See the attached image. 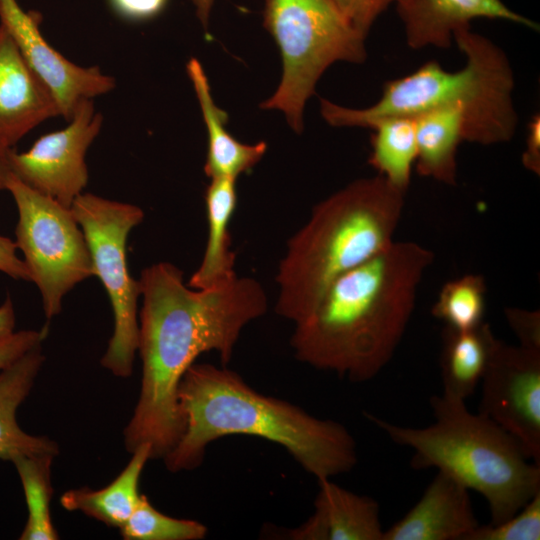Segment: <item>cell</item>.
<instances>
[{"instance_id":"cell-13","label":"cell","mask_w":540,"mask_h":540,"mask_svg":"<svg viewBox=\"0 0 540 540\" xmlns=\"http://www.w3.org/2000/svg\"><path fill=\"white\" fill-rule=\"evenodd\" d=\"M60 116L49 91L0 24V145L12 148L43 121Z\"/></svg>"},{"instance_id":"cell-10","label":"cell","mask_w":540,"mask_h":540,"mask_svg":"<svg viewBox=\"0 0 540 540\" xmlns=\"http://www.w3.org/2000/svg\"><path fill=\"white\" fill-rule=\"evenodd\" d=\"M478 412L519 444L540 465V351L510 345L493 335L481 379Z\"/></svg>"},{"instance_id":"cell-5","label":"cell","mask_w":540,"mask_h":540,"mask_svg":"<svg viewBox=\"0 0 540 540\" xmlns=\"http://www.w3.org/2000/svg\"><path fill=\"white\" fill-rule=\"evenodd\" d=\"M453 41L466 59L460 70L446 71L437 61H428L413 73L385 82L381 97L366 108L321 99L323 119L334 127L370 128L383 118L457 109L463 114L464 141L486 146L510 141L518 115L513 102L515 79L506 53L470 27L457 30Z\"/></svg>"},{"instance_id":"cell-30","label":"cell","mask_w":540,"mask_h":540,"mask_svg":"<svg viewBox=\"0 0 540 540\" xmlns=\"http://www.w3.org/2000/svg\"><path fill=\"white\" fill-rule=\"evenodd\" d=\"M48 332L47 326L41 330H22L0 339V370H3L33 347L41 344Z\"/></svg>"},{"instance_id":"cell-9","label":"cell","mask_w":540,"mask_h":540,"mask_svg":"<svg viewBox=\"0 0 540 540\" xmlns=\"http://www.w3.org/2000/svg\"><path fill=\"white\" fill-rule=\"evenodd\" d=\"M7 190L18 210L15 243L50 320L61 312L64 296L94 276L89 248L71 208L34 191L13 174Z\"/></svg>"},{"instance_id":"cell-12","label":"cell","mask_w":540,"mask_h":540,"mask_svg":"<svg viewBox=\"0 0 540 540\" xmlns=\"http://www.w3.org/2000/svg\"><path fill=\"white\" fill-rule=\"evenodd\" d=\"M40 21L38 12L24 11L16 0H0V24L9 31L25 61L49 91L60 116L68 121L82 100L110 92L115 80L98 67L78 66L65 58L46 41Z\"/></svg>"},{"instance_id":"cell-14","label":"cell","mask_w":540,"mask_h":540,"mask_svg":"<svg viewBox=\"0 0 540 540\" xmlns=\"http://www.w3.org/2000/svg\"><path fill=\"white\" fill-rule=\"evenodd\" d=\"M397 13L406 43L413 49L448 48L454 33L478 18L498 19L538 30L536 22L510 9L502 0H400Z\"/></svg>"},{"instance_id":"cell-7","label":"cell","mask_w":540,"mask_h":540,"mask_svg":"<svg viewBox=\"0 0 540 540\" xmlns=\"http://www.w3.org/2000/svg\"><path fill=\"white\" fill-rule=\"evenodd\" d=\"M263 25L275 40L283 64L280 84L261 103L284 113L300 134L304 108L322 74L339 61L362 63L365 39L346 20L334 0H265Z\"/></svg>"},{"instance_id":"cell-16","label":"cell","mask_w":540,"mask_h":540,"mask_svg":"<svg viewBox=\"0 0 540 540\" xmlns=\"http://www.w3.org/2000/svg\"><path fill=\"white\" fill-rule=\"evenodd\" d=\"M318 481L313 514L301 525L286 529L291 540H382L379 504L333 483Z\"/></svg>"},{"instance_id":"cell-29","label":"cell","mask_w":540,"mask_h":540,"mask_svg":"<svg viewBox=\"0 0 540 540\" xmlns=\"http://www.w3.org/2000/svg\"><path fill=\"white\" fill-rule=\"evenodd\" d=\"M506 320L519 341V346L540 351V313L537 310L506 308Z\"/></svg>"},{"instance_id":"cell-31","label":"cell","mask_w":540,"mask_h":540,"mask_svg":"<svg viewBox=\"0 0 540 540\" xmlns=\"http://www.w3.org/2000/svg\"><path fill=\"white\" fill-rule=\"evenodd\" d=\"M168 0H109L113 10L130 21H144L156 17Z\"/></svg>"},{"instance_id":"cell-36","label":"cell","mask_w":540,"mask_h":540,"mask_svg":"<svg viewBox=\"0 0 540 540\" xmlns=\"http://www.w3.org/2000/svg\"><path fill=\"white\" fill-rule=\"evenodd\" d=\"M196 11L197 18L202 26L207 29L210 13L215 0H190Z\"/></svg>"},{"instance_id":"cell-2","label":"cell","mask_w":540,"mask_h":540,"mask_svg":"<svg viewBox=\"0 0 540 540\" xmlns=\"http://www.w3.org/2000/svg\"><path fill=\"white\" fill-rule=\"evenodd\" d=\"M433 259L432 251L416 242L394 241L340 276L313 311L294 323L295 357L351 382L375 378L404 336Z\"/></svg>"},{"instance_id":"cell-23","label":"cell","mask_w":540,"mask_h":540,"mask_svg":"<svg viewBox=\"0 0 540 540\" xmlns=\"http://www.w3.org/2000/svg\"><path fill=\"white\" fill-rule=\"evenodd\" d=\"M369 129L373 130L369 164L392 186L406 193L417 157L415 119L383 118Z\"/></svg>"},{"instance_id":"cell-25","label":"cell","mask_w":540,"mask_h":540,"mask_svg":"<svg viewBox=\"0 0 540 540\" xmlns=\"http://www.w3.org/2000/svg\"><path fill=\"white\" fill-rule=\"evenodd\" d=\"M486 284L477 274L448 281L441 288L431 313L455 330H471L483 323Z\"/></svg>"},{"instance_id":"cell-4","label":"cell","mask_w":540,"mask_h":540,"mask_svg":"<svg viewBox=\"0 0 540 540\" xmlns=\"http://www.w3.org/2000/svg\"><path fill=\"white\" fill-rule=\"evenodd\" d=\"M405 194L377 175L318 203L279 262L275 312L293 323L302 320L334 281L390 246Z\"/></svg>"},{"instance_id":"cell-18","label":"cell","mask_w":540,"mask_h":540,"mask_svg":"<svg viewBox=\"0 0 540 540\" xmlns=\"http://www.w3.org/2000/svg\"><path fill=\"white\" fill-rule=\"evenodd\" d=\"M186 69L208 134L204 172L210 179L225 177L236 180L263 158L267 144L263 141L245 144L234 138L226 129L228 114L213 100L209 81L201 63L196 58H191Z\"/></svg>"},{"instance_id":"cell-3","label":"cell","mask_w":540,"mask_h":540,"mask_svg":"<svg viewBox=\"0 0 540 540\" xmlns=\"http://www.w3.org/2000/svg\"><path fill=\"white\" fill-rule=\"evenodd\" d=\"M177 397L184 430L163 458L170 472L197 468L206 447L228 435L256 436L282 446L317 480L349 472L357 463L356 442L344 425L261 394L226 367L192 364Z\"/></svg>"},{"instance_id":"cell-27","label":"cell","mask_w":540,"mask_h":540,"mask_svg":"<svg viewBox=\"0 0 540 540\" xmlns=\"http://www.w3.org/2000/svg\"><path fill=\"white\" fill-rule=\"evenodd\" d=\"M540 492L508 519L478 525L465 540H539Z\"/></svg>"},{"instance_id":"cell-15","label":"cell","mask_w":540,"mask_h":540,"mask_svg":"<svg viewBox=\"0 0 540 540\" xmlns=\"http://www.w3.org/2000/svg\"><path fill=\"white\" fill-rule=\"evenodd\" d=\"M479 525L469 489L438 471L418 502L382 540H465Z\"/></svg>"},{"instance_id":"cell-26","label":"cell","mask_w":540,"mask_h":540,"mask_svg":"<svg viewBox=\"0 0 540 540\" xmlns=\"http://www.w3.org/2000/svg\"><path fill=\"white\" fill-rule=\"evenodd\" d=\"M126 540H200L208 529L199 521L167 516L153 507L146 495L120 528Z\"/></svg>"},{"instance_id":"cell-19","label":"cell","mask_w":540,"mask_h":540,"mask_svg":"<svg viewBox=\"0 0 540 540\" xmlns=\"http://www.w3.org/2000/svg\"><path fill=\"white\" fill-rule=\"evenodd\" d=\"M208 220V240L202 261L192 274L188 286L211 289L229 283L237 277L234 271L235 253L230 249L229 225L236 203V180L213 178L205 192Z\"/></svg>"},{"instance_id":"cell-35","label":"cell","mask_w":540,"mask_h":540,"mask_svg":"<svg viewBox=\"0 0 540 540\" xmlns=\"http://www.w3.org/2000/svg\"><path fill=\"white\" fill-rule=\"evenodd\" d=\"M11 149L0 145V190H7V184L12 175L9 161Z\"/></svg>"},{"instance_id":"cell-32","label":"cell","mask_w":540,"mask_h":540,"mask_svg":"<svg viewBox=\"0 0 540 540\" xmlns=\"http://www.w3.org/2000/svg\"><path fill=\"white\" fill-rule=\"evenodd\" d=\"M0 271L8 276L31 281L29 270L24 262L17 256V245L10 238L0 235Z\"/></svg>"},{"instance_id":"cell-33","label":"cell","mask_w":540,"mask_h":540,"mask_svg":"<svg viewBox=\"0 0 540 540\" xmlns=\"http://www.w3.org/2000/svg\"><path fill=\"white\" fill-rule=\"evenodd\" d=\"M524 167L536 175L540 174V115L534 114L527 125L525 149L522 154Z\"/></svg>"},{"instance_id":"cell-34","label":"cell","mask_w":540,"mask_h":540,"mask_svg":"<svg viewBox=\"0 0 540 540\" xmlns=\"http://www.w3.org/2000/svg\"><path fill=\"white\" fill-rule=\"evenodd\" d=\"M15 311L12 299L7 296L0 306V339L6 338L14 333Z\"/></svg>"},{"instance_id":"cell-20","label":"cell","mask_w":540,"mask_h":540,"mask_svg":"<svg viewBox=\"0 0 540 540\" xmlns=\"http://www.w3.org/2000/svg\"><path fill=\"white\" fill-rule=\"evenodd\" d=\"M131 454L126 467L110 484L98 490L88 487L67 490L60 498L62 507L82 512L110 527H123L140 500L139 481L151 459V446L142 444Z\"/></svg>"},{"instance_id":"cell-24","label":"cell","mask_w":540,"mask_h":540,"mask_svg":"<svg viewBox=\"0 0 540 540\" xmlns=\"http://www.w3.org/2000/svg\"><path fill=\"white\" fill-rule=\"evenodd\" d=\"M54 458L51 455L20 456L12 461L22 483L28 510L27 522L19 537L21 540L59 538L50 515Z\"/></svg>"},{"instance_id":"cell-1","label":"cell","mask_w":540,"mask_h":540,"mask_svg":"<svg viewBox=\"0 0 540 540\" xmlns=\"http://www.w3.org/2000/svg\"><path fill=\"white\" fill-rule=\"evenodd\" d=\"M138 280L142 379L124 444L132 453L148 443L151 459H163L184 430L177 395L185 372L210 351L228 364L242 330L266 313L268 303L254 278L237 276L219 287L193 289L184 284L182 270L169 262L143 269Z\"/></svg>"},{"instance_id":"cell-8","label":"cell","mask_w":540,"mask_h":540,"mask_svg":"<svg viewBox=\"0 0 540 540\" xmlns=\"http://www.w3.org/2000/svg\"><path fill=\"white\" fill-rule=\"evenodd\" d=\"M73 215L85 236L94 276L104 286L114 314V330L101 365L114 376L128 378L138 348L139 280L129 273L126 242L139 225L143 210L133 204L82 193L71 205Z\"/></svg>"},{"instance_id":"cell-6","label":"cell","mask_w":540,"mask_h":540,"mask_svg":"<svg viewBox=\"0 0 540 540\" xmlns=\"http://www.w3.org/2000/svg\"><path fill=\"white\" fill-rule=\"evenodd\" d=\"M430 405L434 422L424 428L399 426L370 413L365 417L413 451V469L436 468L481 494L490 524L508 519L540 492V465L499 425L445 393L432 396Z\"/></svg>"},{"instance_id":"cell-28","label":"cell","mask_w":540,"mask_h":540,"mask_svg":"<svg viewBox=\"0 0 540 540\" xmlns=\"http://www.w3.org/2000/svg\"><path fill=\"white\" fill-rule=\"evenodd\" d=\"M350 25L364 38L379 16L400 0H334Z\"/></svg>"},{"instance_id":"cell-22","label":"cell","mask_w":540,"mask_h":540,"mask_svg":"<svg viewBox=\"0 0 540 540\" xmlns=\"http://www.w3.org/2000/svg\"><path fill=\"white\" fill-rule=\"evenodd\" d=\"M493 332L487 323L471 330L445 327L440 357L443 393L466 400L485 372Z\"/></svg>"},{"instance_id":"cell-11","label":"cell","mask_w":540,"mask_h":540,"mask_svg":"<svg viewBox=\"0 0 540 540\" xmlns=\"http://www.w3.org/2000/svg\"><path fill=\"white\" fill-rule=\"evenodd\" d=\"M92 100L77 105L65 128L42 135L26 152L9 154L19 181L68 208L87 185L86 152L102 126Z\"/></svg>"},{"instance_id":"cell-17","label":"cell","mask_w":540,"mask_h":540,"mask_svg":"<svg viewBox=\"0 0 540 540\" xmlns=\"http://www.w3.org/2000/svg\"><path fill=\"white\" fill-rule=\"evenodd\" d=\"M41 344L33 347L0 372V459L59 454L58 444L46 436H34L17 423L16 412L29 395L44 363Z\"/></svg>"},{"instance_id":"cell-21","label":"cell","mask_w":540,"mask_h":540,"mask_svg":"<svg viewBox=\"0 0 540 540\" xmlns=\"http://www.w3.org/2000/svg\"><path fill=\"white\" fill-rule=\"evenodd\" d=\"M413 118L416 123L417 172L446 185H455L457 150L464 141L462 112L438 109Z\"/></svg>"}]
</instances>
